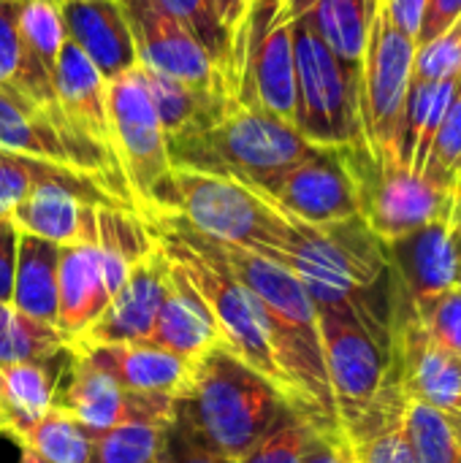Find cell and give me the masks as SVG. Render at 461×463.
<instances>
[{
  "mask_svg": "<svg viewBox=\"0 0 461 463\" xmlns=\"http://www.w3.org/2000/svg\"><path fill=\"white\" fill-rule=\"evenodd\" d=\"M291 415L296 412L283 393L217 342L193 361L187 385L174 396L171 420L196 445L239 461Z\"/></svg>",
  "mask_w": 461,
  "mask_h": 463,
  "instance_id": "1",
  "label": "cell"
},
{
  "mask_svg": "<svg viewBox=\"0 0 461 463\" xmlns=\"http://www.w3.org/2000/svg\"><path fill=\"white\" fill-rule=\"evenodd\" d=\"M166 146L174 168L231 176L255 190H264L318 149L296 125L239 95L209 128L171 138Z\"/></svg>",
  "mask_w": 461,
  "mask_h": 463,
  "instance_id": "2",
  "label": "cell"
},
{
  "mask_svg": "<svg viewBox=\"0 0 461 463\" xmlns=\"http://www.w3.org/2000/svg\"><path fill=\"white\" fill-rule=\"evenodd\" d=\"M196 233L272 258L283 231L285 214L255 187L239 179L174 168L171 171V209Z\"/></svg>",
  "mask_w": 461,
  "mask_h": 463,
  "instance_id": "3",
  "label": "cell"
},
{
  "mask_svg": "<svg viewBox=\"0 0 461 463\" xmlns=\"http://www.w3.org/2000/svg\"><path fill=\"white\" fill-rule=\"evenodd\" d=\"M109 122L111 152L139 214L168 212L174 165L147 76L139 65L109 81Z\"/></svg>",
  "mask_w": 461,
  "mask_h": 463,
  "instance_id": "4",
  "label": "cell"
},
{
  "mask_svg": "<svg viewBox=\"0 0 461 463\" xmlns=\"http://www.w3.org/2000/svg\"><path fill=\"white\" fill-rule=\"evenodd\" d=\"M416 49V38L402 33L383 0H378L359 68V119L361 141L370 157L380 165L399 163V128L413 79Z\"/></svg>",
  "mask_w": 461,
  "mask_h": 463,
  "instance_id": "5",
  "label": "cell"
},
{
  "mask_svg": "<svg viewBox=\"0 0 461 463\" xmlns=\"http://www.w3.org/2000/svg\"><path fill=\"white\" fill-rule=\"evenodd\" d=\"M296 57V130L315 146H353L361 141L359 71L342 65L318 33L291 22Z\"/></svg>",
  "mask_w": 461,
  "mask_h": 463,
  "instance_id": "6",
  "label": "cell"
},
{
  "mask_svg": "<svg viewBox=\"0 0 461 463\" xmlns=\"http://www.w3.org/2000/svg\"><path fill=\"white\" fill-rule=\"evenodd\" d=\"M0 149L82 171L136 209L114 152L76 130L62 111H43L19 95L0 92Z\"/></svg>",
  "mask_w": 461,
  "mask_h": 463,
  "instance_id": "7",
  "label": "cell"
},
{
  "mask_svg": "<svg viewBox=\"0 0 461 463\" xmlns=\"http://www.w3.org/2000/svg\"><path fill=\"white\" fill-rule=\"evenodd\" d=\"M321 345L340 429L359 420L389 380L391 342L375 334L356 312L342 307H315Z\"/></svg>",
  "mask_w": 461,
  "mask_h": 463,
  "instance_id": "8",
  "label": "cell"
},
{
  "mask_svg": "<svg viewBox=\"0 0 461 463\" xmlns=\"http://www.w3.org/2000/svg\"><path fill=\"white\" fill-rule=\"evenodd\" d=\"M353 168L359 182V217L383 244L397 241L427 222L454 217L456 203L451 193L399 163H375L364 144L353 146Z\"/></svg>",
  "mask_w": 461,
  "mask_h": 463,
  "instance_id": "9",
  "label": "cell"
},
{
  "mask_svg": "<svg viewBox=\"0 0 461 463\" xmlns=\"http://www.w3.org/2000/svg\"><path fill=\"white\" fill-rule=\"evenodd\" d=\"M353 146H318L310 157L269 182L261 193L274 206L310 225L356 220L359 182L353 168Z\"/></svg>",
  "mask_w": 461,
  "mask_h": 463,
  "instance_id": "10",
  "label": "cell"
},
{
  "mask_svg": "<svg viewBox=\"0 0 461 463\" xmlns=\"http://www.w3.org/2000/svg\"><path fill=\"white\" fill-rule=\"evenodd\" d=\"M389 377L408 402L461 420V358L437 345L410 309L391 307Z\"/></svg>",
  "mask_w": 461,
  "mask_h": 463,
  "instance_id": "11",
  "label": "cell"
},
{
  "mask_svg": "<svg viewBox=\"0 0 461 463\" xmlns=\"http://www.w3.org/2000/svg\"><path fill=\"white\" fill-rule=\"evenodd\" d=\"M383 250L391 304L418 307L459 288L461 239L454 217L427 222L408 236L383 244Z\"/></svg>",
  "mask_w": 461,
  "mask_h": 463,
  "instance_id": "12",
  "label": "cell"
},
{
  "mask_svg": "<svg viewBox=\"0 0 461 463\" xmlns=\"http://www.w3.org/2000/svg\"><path fill=\"white\" fill-rule=\"evenodd\" d=\"M136 260L109 244H65L57 263V323L68 339H79L109 307Z\"/></svg>",
  "mask_w": 461,
  "mask_h": 463,
  "instance_id": "13",
  "label": "cell"
},
{
  "mask_svg": "<svg viewBox=\"0 0 461 463\" xmlns=\"http://www.w3.org/2000/svg\"><path fill=\"white\" fill-rule=\"evenodd\" d=\"M120 5L130 27L139 68L204 87H236L158 0H120Z\"/></svg>",
  "mask_w": 461,
  "mask_h": 463,
  "instance_id": "14",
  "label": "cell"
},
{
  "mask_svg": "<svg viewBox=\"0 0 461 463\" xmlns=\"http://www.w3.org/2000/svg\"><path fill=\"white\" fill-rule=\"evenodd\" d=\"M68 366L71 377L57 393V407L73 415L92 434L130 423H168L174 415V396L128 391L71 350Z\"/></svg>",
  "mask_w": 461,
  "mask_h": 463,
  "instance_id": "15",
  "label": "cell"
},
{
  "mask_svg": "<svg viewBox=\"0 0 461 463\" xmlns=\"http://www.w3.org/2000/svg\"><path fill=\"white\" fill-rule=\"evenodd\" d=\"M155 241V239H152ZM168 258L155 244L144 258H139L114 293L101 317L71 345H109V342H136L149 345L158 312L168 290Z\"/></svg>",
  "mask_w": 461,
  "mask_h": 463,
  "instance_id": "16",
  "label": "cell"
},
{
  "mask_svg": "<svg viewBox=\"0 0 461 463\" xmlns=\"http://www.w3.org/2000/svg\"><path fill=\"white\" fill-rule=\"evenodd\" d=\"M73 355L98 372L109 374L128 391L139 393H166L177 396L193 372V361L168 353L158 345L136 342H109V345H68Z\"/></svg>",
  "mask_w": 461,
  "mask_h": 463,
  "instance_id": "17",
  "label": "cell"
},
{
  "mask_svg": "<svg viewBox=\"0 0 461 463\" xmlns=\"http://www.w3.org/2000/svg\"><path fill=\"white\" fill-rule=\"evenodd\" d=\"M62 27L106 81L136 68V49L120 0H60Z\"/></svg>",
  "mask_w": 461,
  "mask_h": 463,
  "instance_id": "18",
  "label": "cell"
},
{
  "mask_svg": "<svg viewBox=\"0 0 461 463\" xmlns=\"http://www.w3.org/2000/svg\"><path fill=\"white\" fill-rule=\"evenodd\" d=\"M52 87L57 106L68 117V122L111 149L109 81L73 41H65L57 54V62L52 68Z\"/></svg>",
  "mask_w": 461,
  "mask_h": 463,
  "instance_id": "19",
  "label": "cell"
},
{
  "mask_svg": "<svg viewBox=\"0 0 461 463\" xmlns=\"http://www.w3.org/2000/svg\"><path fill=\"white\" fill-rule=\"evenodd\" d=\"M239 98L258 103L280 119H296V57H293V30L280 22L272 24L264 41L247 54Z\"/></svg>",
  "mask_w": 461,
  "mask_h": 463,
  "instance_id": "20",
  "label": "cell"
},
{
  "mask_svg": "<svg viewBox=\"0 0 461 463\" xmlns=\"http://www.w3.org/2000/svg\"><path fill=\"white\" fill-rule=\"evenodd\" d=\"M168 290L163 298V307L155 320L152 342L168 353H177L182 358H198L209 347H215L220 339L217 323L206 307V301L196 293V288L187 282V277L168 260Z\"/></svg>",
  "mask_w": 461,
  "mask_h": 463,
  "instance_id": "21",
  "label": "cell"
},
{
  "mask_svg": "<svg viewBox=\"0 0 461 463\" xmlns=\"http://www.w3.org/2000/svg\"><path fill=\"white\" fill-rule=\"evenodd\" d=\"M353 463H418L405 426V396L389 377L370 410L342 426Z\"/></svg>",
  "mask_w": 461,
  "mask_h": 463,
  "instance_id": "22",
  "label": "cell"
},
{
  "mask_svg": "<svg viewBox=\"0 0 461 463\" xmlns=\"http://www.w3.org/2000/svg\"><path fill=\"white\" fill-rule=\"evenodd\" d=\"M144 76H147L166 141L193 136L209 128L228 109V103L239 95L236 87H204V84H190V81L171 79V76H160L152 71H144Z\"/></svg>",
  "mask_w": 461,
  "mask_h": 463,
  "instance_id": "23",
  "label": "cell"
},
{
  "mask_svg": "<svg viewBox=\"0 0 461 463\" xmlns=\"http://www.w3.org/2000/svg\"><path fill=\"white\" fill-rule=\"evenodd\" d=\"M60 383L49 364L22 361L0 366V415L3 431L16 442L57 407Z\"/></svg>",
  "mask_w": 461,
  "mask_h": 463,
  "instance_id": "24",
  "label": "cell"
},
{
  "mask_svg": "<svg viewBox=\"0 0 461 463\" xmlns=\"http://www.w3.org/2000/svg\"><path fill=\"white\" fill-rule=\"evenodd\" d=\"M57 263L60 244L19 231L11 304L46 326L57 323Z\"/></svg>",
  "mask_w": 461,
  "mask_h": 463,
  "instance_id": "25",
  "label": "cell"
},
{
  "mask_svg": "<svg viewBox=\"0 0 461 463\" xmlns=\"http://www.w3.org/2000/svg\"><path fill=\"white\" fill-rule=\"evenodd\" d=\"M19 0H0V92L24 98L43 111H60L52 71L24 49L16 27Z\"/></svg>",
  "mask_w": 461,
  "mask_h": 463,
  "instance_id": "26",
  "label": "cell"
},
{
  "mask_svg": "<svg viewBox=\"0 0 461 463\" xmlns=\"http://www.w3.org/2000/svg\"><path fill=\"white\" fill-rule=\"evenodd\" d=\"M375 5L378 0H318L299 19H304L318 33V38L331 49V54L342 65L359 71Z\"/></svg>",
  "mask_w": 461,
  "mask_h": 463,
  "instance_id": "27",
  "label": "cell"
},
{
  "mask_svg": "<svg viewBox=\"0 0 461 463\" xmlns=\"http://www.w3.org/2000/svg\"><path fill=\"white\" fill-rule=\"evenodd\" d=\"M166 14H171L209 54V60L239 87L242 68H239V52L236 38L226 27L215 0H158Z\"/></svg>",
  "mask_w": 461,
  "mask_h": 463,
  "instance_id": "28",
  "label": "cell"
},
{
  "mask_svg": "<svg viewBox=\"0 0 461 463\" xmlns=\"http://www.w3.org/2000/svg\"><path fill=\"white\" fill-rule=\"evenodd\" d=\"M68 353V339L41 320L19 312L14 304L0 301V366L38 361L52 364Z\"/></svg>",
  "mask_w": 461,
  "mask_h": 463,
  "instance_id": "29",
  "label": "cell"
},
{
  "mask_svg": "<svg viewBox=\"0 0 461 463\" xmlns=\"http://www.w3.org/2000/svg\"><path fill=\"white\" fill-rule=\"evenodd\" d=\"M16 445L33 448L52 463H92L95 456V434L60 407L49 410Z\"/></svg>",
  "mask_w": 461,
  "mask_h": 463,
  "instance_id": "30",
  "label": "cell"
},
{
  "mask_svg": "<svg viewBox=\"0 0 461 463\" xmlns=\"http://www.w3.org/2000/svg\"><path fill=\"white\" fill-rule=\"evenodd\" d=\"M424 176L440 190L451 193L454 203L461 201V81L443 114V122L435 133Z\"/></svg>",
  "mask_w": 461,
  "mask_h": 463,
  "instance_id": "31",
  "label": "cell"
},
{
  "mask_svg": "<svg viewBox=\"0 0 461 463\" xmlns=\"http://www.w3.org/2000/svg\"><path fill=\"white\" fill-rule=\"evenodd\" d=\"M405 426L418 463H461V442L443 412L405 399Z\"/></svg>",
  "mask_w": 461,
  "mask_h": 463,
  "instance_id": "32",
  "label": "cell"
},
{
  "mask_svg": "<svg viewBox=\"0 0 461 463\" xmlns=\"http://www.w3.org/2000/svg\"><path fill=\"white\" fill-rule=\"evenodd\" d=\"M16 27L24 49L52 71L62 43L68 41L62 27L60 0H19Z\"/></svg>",
  "mask_w": 461,
  "mask_h": 463,
  "instance_id": "33",
  "label": "cell"
},
{
  "mask_svg": "<svg viewBox=\"0 0 461 463\" xmlns=\"http://www.w3.org/2000/svg\"><path fill=\"white\" fill-rule=\"evenodd\" d=\"M168 423H130L95 431L92 463H158Z\"/></svg>",
  "mask_w": 461,
  "mask_h": 463,
  "instance_id": "34",
  "label": "cell"
},
{
  "mask_svg": "<svg viewBox=\"0 0 461 463\" xmlns=\"http://www.w3.org/2000/svg\"><path fill=\"white\" fill-rule=\"evenodd\" d=\"M62 171H73V168H60V165L43 163V160H33V157L0 149V217H8L11 209L38 182L60 176Z\"/></svg>",
  "mask_w": 461,
  "mask_h": 463,
  "instance_id": "35",
  "label": "cell"
},
{
  "mask_svg": "<svg viewBox=\"0 0 461 463\" xmlns=\"http://www.w3.org/2000/svg\"><path fill=\"white\" fill-rule=\"evenodd\" d=\"M461 73V16L435 41L416 49L410 84H432Z\"/></svg>",
  "mask_w": 461,
  "mask_h": 463,
  "instance_id": "36",
  "label": "cell"
},
{
  "mask_svg": "<svg viewBox=\"0 0 461 463\" xmlns=\"http://www.w3.org/2000/svg\"><path fill=\"white\" fill-rule=\"evenodd\" d=\"M391 307H402V304H391ZM402 309H410L437 345H443L446 350L456 353L461 358V288H454L418 307H402Z\"/></svg>",
  "mask_w": 461,
  "mask_h": 463,
  "instance_id": "37",
  "label": "cell"
},
{
  "mask_svg": "<svg viewBox=\"0 0 461 463\" xmlns=\"http://www.w3.org/2000/svg\"><path fill=\"white\" fill-rule=\"evenodd\" d=\"M312 434L315 429L307 420H302L299 415H291L236 463H299Z\"/></svg>",
  "mask_w": 461,
  "mask_h": 463,
  "instance_id": "38",
  "label": "cell"
},
{
  "mask_svg": "<svg viewBox=\"0 0 461 463\" xmlns=\"http://www.w3.org/2000/svg\"><path fill=\"white\" fill-rule=\"evenodd\" d=\"M158 463H236L234 458H226L220 453H212L201 445H196L174 420H168L166 434H163V448Z\"/></svg>",
  "mask_w": 461,
  "mask_h": 463,
  "instance_id": "39",
  "label": "cell"
},
{
  "mask_svg": "<svg viewBox=\"0 0 461 463\" xmlns=\"http://www.w3.org/2000/svg\"><path fill=\"white\" fill-rule=\"evenodd\" d=\"M283 3H285V0H250L247 16H245L242 33H239V62H242V71H245L247 54L264 41V35H266L269 27L274 24V19H277ZM239 84H242V81H239Z\"/></svg>",
  "mask_w": 461,
  "mask_h": 463,
  "instance_id": "40",
  "label": "cell"
},
{
  "mask_svg": "<svg viewBox=\"0 0 461 463\" xmlns=\"http://www.w3.org/2000/svg\"><path fill=\"white\" fill-rule=\"evenodd\" d=\"M461 16V0H427L424 16H421V27L416 35V43L424 46L429 41H435L440 33H446L456 19Z\"/></svg>",
  "mask_w": 461,
  "mask_h": 463,
  "instance_id": "41",
  "label": "cell"
},
{
  "mask_svg": "<svg viewBox=\"0 0 461 463\" xmlns=\"http://www.w3.org/2000/svg\"><path fill=\"white\" fill-rule=\"evenodd\" d=\"M16 244H19V228L11 217H0V301L11 304V288H14V266H16Z\"/></svg>",
  "mask_w": 461,
  "mask_h": 463,
  "instance_id": "42",
  "label": "cell"
},
{
  "mask_svg": "<svg viewBox=\"0 0 461 463\" xmlns=\"http://www.w3.org/2000/svg\"><path fill=\"white\" fill-rule=\"evenodd\" d=\"M299 463H348V442L342 429L331 434L315 431Z\"/></svg>",
  "mask_w": 461,
  "mask_h": 463,
  "instance_id": "43",
  "label": "cell"
},
{
  "mask_svg": "<svg viewBox=\"0 0 461 463\" xmlns=\"http://www.w3.org/2000/svg\"><path fill=\"white\" fill-rule=\"evenodd\" d=\"M383 5L389 8L394 24L408 33L410 38L418 35V27H421V16H424V8H427V0H383Z\"/></svg>",
  "mask_w": 461,
  "mask_h": 463,
  "instance_id": "44",
  "label": "cell"
},
{
  "mask_svg": "<svg viewBox=\"0 0 461 463\" xmlns=\"http://www.w3.org/2000/svg\"><path fill=\"white\" fill-rule=\"evenodd\" d=\"M215 5H217V11H220V16H223L226 27L234 33V38H236V52H239V33H242L245 16H247L250 0H215ZM239 68H242V62H239Z\"/></svg>",
  "mask_w": 461,
  "mask_h": 463,
  "instance_id": "45",
  "label": "cell"
},
{
  "mask_svg": "<svg viewBox=\"0 0 461 463\" xmlns=\"http://www.w3.org/2000/svg\"><path fill=\"white\" fill-rule=\"evenodd\" d=\"M315 3H318V0H285L283 8H280V14H277V19H274V24H280V22H285V24L296 22L299 16H304V14L310 11Z\"/></svg>",
  "mask_w": 461,
  "mask_h": 463,
  "instance_id": "46",
  "label": "cell"
},
{
  "mask_svg": "<svg viewBox=\"0 0 461 463\" xmlns=\"http://www.w3.org/2000/svg\"><path fill=\"white\" fill-rule=\"evenodd\" d=\"M19 463H52L46 461L43 456H38L33 448H27V445H19Z\"/></svg>",
  "mask_w": 461,
  "mask_h": 463,
  "instance_id": "47",
  "label": "cell"
},
{
  "mask_svg": "<svg viewBox=\"0 0 461 463\" xmlns=\"http://www.w3.org/2000/svg\"><path fill=\"white\" fill-rule=\"evenodd\" d=\"M454 220H456V228H459V239H461V201L456 203V209H454Z\"/></svg>",
  "mask_w": 461,
  "mask_h": 463,
  "instance_id": "48",
  "label": "cell"
},
{
  "mask_svg": "<svg viewBox=\"0 0 461 463\" xmlns=\"http://www.w3.org/2000/svg\"><path fill=\"white\" fill-rule=\"evenodd\" d=\"M451 423V429H454V434H456V439L461 442V420H448Z\"/></svg>",
  "mask_w": 461,
  "mask_h": 463,
  "instance_id": "49",
  "label": "cell"
},
{
  "mask_svg": "<svg viewBox=\"0 0 461 463\" xmlns=\"http://www.w3.org/2000/svg\"><path fill=\"white\" fill-rule=\"evenodd\" d=\"M348 442V439H345ZM348 463H353V456H351V448H348Z\"/></svg>",
  "mask_w": 461,
  "mask_h": 463,
  "instance_id": "50",
  "label": "cell"
},
{
  "mask_svg": "<svg viewBox=\"0 0 461 463\" xmlns=\"http://www.w3.org/2000/svg\"><path fill=\"white\" fill-rule=\"evenodd\" d=\"M0 431H3V415H0Z\"/></svg>",
  "mask_w": 461,
  "mask_h": 463,
  "instance_id": "51",
  "label": "cell"
},
{
  "mask_svg": "<svg viewBox=\"0 0 461 463\" xmlns=\"http://www.w3.org/2000/svg\"><path fill=\"white\" fill-rule=\"evenodd\" d=\"M459 288H461V279H459Z\"/></svg>",
  "mask_w": 461,
  "mask_h": 463,
  "instance_id": "52",
  "label": "cell"
}]
</instances>
